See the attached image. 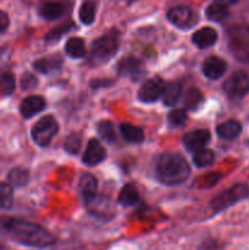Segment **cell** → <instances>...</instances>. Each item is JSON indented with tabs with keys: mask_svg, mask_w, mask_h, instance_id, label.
<instances>
[{
	"mask_svg": "<svg viewBox=\"0 0 249 250\" xmlns=\"http://www.w3.org/2000/svg\"><path fill=\"white\" fill-rule=\"evenodd\" d=\"M216 132L220 138L229 141V139H234L239 136V133L242 132V125L237 120H228V121L220 124L216 127Z\"/></svg>",
	"mask_w": 249,
	"mask_h": 250,
	"instance_id": "obj_17",
	"label": "cell"
},
{
	"mask_svg": "<svg viewBox=\"0 0 249 250\" xmlns=\"http://www.w3.org/2000/svg\"><path fill=\"white\" fill-rule=\"evenodd\" d=\"M88 212L92 216L103 221H109L115 216V205L112 200L106 195L97 194L92 199L84 203Z\"/></svg>",
	"mask_w": 249,
	"mask_h": 250,
	"instance_id": "obj_6",
	"label": "cell"
},
{
	"mask_svg": "<svg viewBox=\"0 0 249 250\" xmlns=\"http://www.w3.org/2000/svg\"><path fill=\"white\" fill-rule=\"evenodd\" d=\"M120 33L116 29H111L104 36L95 39L92 44L89 56V63L93 66H99L107 62L119 50Z\"/></svg>",
	"mask_w": 249,
	"mask_h": 250,
	"instance_id": "obj_3",
	"label": "cell"
},
{
	"mask_svg": "<svg viewBox=\"0 0 249 250\" xmlns=\"http://www.w3.org/2000/svg\"><path fill=\"white\" fill-rule=\"evenodd\" d=\"M1 226L12 238L32 248H48L55 243V237L41 225L20 219L2 220Z\"/></svg>",
	"mask_w": 249,
	"mask_h": 250,
	"instance_id": "obj_1",
	"label": "cell"
},
{
	"mask_svg": "<svg viewBox=\"0 0 249 250\" xmlns=\"http://www.w3.org/2000/svg\"><path fill=\"white\" fill-rule=\"evenodd\" d=\"M215 1L220 2V4L225 5V6H229V5L236 4V2L238 1V0H215Z\"/></svg>",
	"mask_w": 249,
	"mask_h": 250,
	"instance_id": "obj_37",
	"label": "cell"
},
{
	"mask_svg": "<svg viewBox=\"0 0 249 250\" xmlns=\"http://www.w3.org/2000/svg\"><path fill=\"white\" fill-rule=\"evenodd\" d=\"M37 83H38V80H37L33 75H31V73H26V75L22 77L21 81V84L23 89H32V88L36 87Z\"/></svg>",
	"mask_w": 249,
	"mask_h": 250,
	"instance_id": "obj_35",
	"label": "cell"
},
{
	"mask_svg": "<svg viewBox=\"0 0 249 250\" xmlns=\"http://www.w3.org/2000/svg\"><path fill=\"white\" fill-rule=\"evenodd\" d=\"M139 193L133 185L128 183L121 189L119 194V203L124 207H133L138 203Z\"/></svg>",
	"mask_w": 249,
	"mask_h": 250,
	"instance_id": "obj_22",
	"label": "cell"
},
{
	"mask_svg": "<svg viewBox=\"0 0 249 250\" xmlns=\"http://www.w3.org/2000/svg\"><path fill=\"white\" fill-rule=\"evenodd\" d=\"M62 14L63 5L60 4V2L48 1L44 2V4L39 7V15H41L44 20H48V21H53V20L59 19Z\"/></svg>",
	"mask_w": 249,
	"mask_h": 250,
	"instance_id": "obj_20",
	"label": "cell"
},
{
	"mask_svg": "<svg viewBox=\"0 0 249 250\" xmlns=\"http://www.w3.org/2000/svg\"><path fill=\"white\" fill-rule=\"evenodd\" d=\"M120 131H121L122 137L126 139L129 143H142L144 141V132L143 129L139 127L133 126L129 124H122L120 126Z\"/></svg>",
	"mask_w": 249,
	"mask_h": 250,
	"instance_id": "obj_21",
	"label": "cell"
},
{
	"mask_svg": "<svg viewBox=\"0 0 249 250\" xmlns=\"http://www.w3.org/2000/svg\"><path fill=\"white\" fill-rule=\"evenodd\" d=\"M71 26H72L71 23L70 24H62V26H59V27H56V28L51 29V31L46 34L45 39L48 42H54V41H56V39H60L61 36H62L63 33H66V32L71 28Z\"/></svg>",
	"mask_w": 249,
	"mask_h": 250,
	"instance_id": "obj_34",
	"label": "cell"
},
{
	"mask_svg": "<svg viewBox=\"0 0 249 250\" xmlns=\"http://www.w3.org/2000/svg\"><path fill=\"white\" fill-rule=\"evenodd\" d=\"M227 63L219 56H210L203 63V73L209 80H219L226 72Z\"/></svg>",
	"mask_w": 249,
	"mask_h": 250,
	"instance_id": "obj_13",
	"label": "cell"
},
{
	"mask_svg": "<svg viewBox=\"0 0 249 250\" xmlns=\"http://www.w3.org/2000/svg\"><path fill=\"white\" fill-rule=\"evenodd\" d=\"M95 2L93 0H85L80 7V20L84 24H92L95 19Z\"/></svg>",
	"mask_w": 249,
	"mask_h": 250,
	"instance_id": "obj_25",
	"label": "cell"
},
{
	"mask_svg": "<svg viewBox=\"0 0 249 250\" xmlns=\"http://www.w3.org/2000/svg\"><path fill=\"white\" fill-rule=\"evenodd\" d=\"M97 131L99 136L107 143H112L116 141V131L111 121H100L97 126Z\"/></svg>",
	"mask_w": 249,
	"mask_h": 250,
	"instance_id": "obj_26",
	"label": "cell"
},
{
	"mask_svg": "<svg viewBox=\"0 0 249 250\" xmlns=\"http://www.w3.org/2000/svg\"><path fill=\"white\" fill-rule=\"evenodd\" d=\"M214 159V151L210 150V149L203 148L200 149V150L195 151L194 155H193V163H194L195 166H198V167H204V166L212 164Z\"/></svg>",
	"mask_w": 249,
	"mask_h": 250,
	"instance_id": "obj_27",
	"label": "cell"
},
{
	"mask_svg": "<svg viewBox=\"0 0 249 250\" xmlns=\"http://www.w3.org/2000/svg\"><path fill=\"white\" fill-rule=\"evenodd\" d=\"M117 72L120 75L131 77L132 80H138L144 73V65L142 60L134 56H127L124 58L117 65Z\"/></svg>",
	"mask_w": 249,
	"mask_h": 250,
	"instance_id": "obj_10",
	"label": "cell"
},
{
	"mask_svg": "<svg viewBox=\"0 0 249 250\" xmlns=\"http://www.w3.org/2000/svg\"><path fill=\"white\" fill-rule=\"evenodd\" d=\"M217 41V33L211 27H204L195 32L192 37V42L200 49L209 48L214 45Z\"/></svg>",
	"mask_w": 249,
	"mask_h": 250,
	"instance_id": "obj_15",
	"label": "cell"
},
{
	"mask_svg": "<svg viewBox=\"0 0 249 250\" xmlns=\"http://www.w3.org/2000/svg\"><path fill=\"white\" fill-rule=\"evenodd\" d=\"M14 203V190L9 183H0V209H10Z\"/></svg>",
	"mask_w": 249,
	"mask_h": 250,
	"instance_id": "obj_28",
	"label": "cell"
},
{
	"mask_svg": "<svg viewBox=\"0 0 249 250\" xmlns=\"http://www.w3.org/2000/svg\"><path fill=\"white\" fill-rule=\"evenodd\" d=\"M45 100L39 95H31L23 99L20 105V112L24 119H31L45 109Z\"/></svg>",
	"mask_w": 249,
	"mask_h": 250,
	"instance_id": "obj_14",
	"label": "cell"
},
{
	"mask_svg": "<svg viewBox=\"0 0 249 250\" xmlns=\"http://www.w3.org/2000/svg\"><path fill=\"white\" fill-rule=\"evenodd\" d=\"M0 250H6V249H5V247H4V246H2V244H1V243H0Z\"/></svg>",
	"mask_w": 249,
	"mask_h": 250,
	"instance_id": "obj_38",
	"label": "cell"
},
{
	"mask_svg": "<svg viewBox=\"0 0 249 250\" xmlns=\"http://www.w3.org/2000/svg\"><path fill=\"white\" fill-rule=\"evenodd\" d=\"M165 83L160 77H154L145 81L138 92V98L143 103H154L163 95Z\"/></svg>",
	"mask_w": 249,
	"mask_h": 250,
	"instance_id": "obj_8",
	"label": "cell"
},
{
	"mask_svg": "<svg viewBox=\"0 0 249 250\" xmlns=\"http://www.w3.org/2000/svg\"><path fill=\"white\" fill-rule=\"evenodd\" d=\"M62 63V59L60 58V55H51L48 58H43L37 60L33 63L34 70L38 71L41 73H51L54 71L59 70Z\"/></svg>",
	"mask_w": 249,
	"mask_h": 250,
	"instance_id": "obj_19",
	"label": "cell"
},
{
	"mask_svg": "<svg viewBox=\"0 0 249 250\" xmlns=\"http://www.w3.org/2000/svg\"><path fill=\"white\" fill-rule=\"evenodd\" d=\"M181 92H182V85L178 81H172L165 84L163 92V102L166 106H173L176 103L178 102L181 97Z\"/></svg>",
	"mask_w": 249,
	"mask_h": 250,
	"instance_id": "obj_18",
	"label": "cell"
},
{
	"mask_svg": "<svg viewBox=\"0 0 249 250\" xmlns=\"http://www.w3.org/2000/svg\"><path fill=\"white\" fill-rule=\"evenodd\" d=\"M224 90L232 99H242L249 92V76L244 71L232 73L224 83Z\"/></svg>",
	"mask_w": 249,
	"mask_h": 250,
	"instance_id": "obj_7",
	"label": "cell"
},
{
	"mask_svg": "<svg viewBox=\"0 0 249 250\" xmlns=\"http://www.w3.org/2000/svg\"><path fill=\"white\" fill-rule=\"evenodd\" d=\"M105 158H106V150L104 146L97 139H90L83 154V163L88 166H95L104 161Z\"/></svg>",
	"mask_w": 249,
	"mask_h": 250,
	"instance_id": "obj_12",
	"label": "cell"
},
{
	"mask_svg": "<svg viewBox=\"0 0 249 250\" xmlns=\"http://www.w3.org/2000/svg\"><path fill=\"white\" fill-rule=\"evenodd\" d=\"M168 21L181 29H187L195 23V15L189 7L175 6L168 10Z\"/></svg>",
	"mask_w": 249,
	"mask_h": 250,
	"instance_id": "obj_9",
	"label": "cell"
},
{
	"mask_svg": "<svg viewBox=\"0 0 249 250\" xmlns=\"http://www.w3.org/2000/svg\"><path fill=\"white\" fill-rule=\"evenodd\" d=\"M207 16L215 22H221L228 16V6L215 1L207 7Z\"/></svg>",
	"mask_w": 249,
	"mask_h": 250,
	"instance_id": "obj_24",
	"label": "cell"
},
{
	"mask_svg": "<svg viewBox=\"0 0 249 250\" xmlns=\"http://www.w3.org/2000/svg\"><path fill=\"white\" fill-rule=\"evenodd\" d=\"M59 131V125L53 116H44L32 128V138L39 146H46L50 144Z\"/></svg>",
	"mask_w": 249,
	"mask_h": 250,
	"instance_id": "obj_5",
	"label": "cell"
},
{
	"mask_svg": "<svg viewBox=\"0 0 249 250\" xmlns=\"http://www.w3.org/2000/svg\"><path fill=\"white\" fill-rule=\"evenodd\" d=\"M65 51L67 53L68 56L75 59L83 58L85 55V44L83 42V39L77 38V37H73L70 38L66 42L65 45Z\"/></svg>",
	"mask_w": 249,
	"mask_h": 250,
	"instance_id": "obj_23",
	"label": "cell"
},
{
	"mask_svg": "<svg viewBox=\"0 0 249 250\" xmlns=\"http://www.w3.org/2000/svg\"><path fill=\"white\" fill-rule=\"evenodd\" d=\"M168 124L172 127H180L182 125H185V122L187 121V114L183 109H176L168 114L167 116Z\"/></svg>",
	"mask_w": 249,
	"mask_h": 250,
	"instance_id": "obj_33",
	"label": "cell"
},
{
	"mask_svg": "<svg viewBox=\"0 0 249 250\" xmlns=\"http://www.w3.org/2000/svg\"><path fill=\"white\" fill-rule=\"evenodd\" d=\"M247 197H249V186L244 185V183H238L215 197L210 203V207L215 212H219L236 204L239 200L246 199Z\"/></svg>",
	"mask_w": 249,
	"mask_h": 250,
	"instance_id": "obj_4",
	"label": "cell"
},
{
	"mask_svg": "<svg viewBox=\"0 0 249 250\" xmlns=\"http://www.w3.org/2000/svg\"><path fill=\"white\" fill-rule=\"evenodd\" d=\"M10 24L9 16L4 11H0V33H4Z\"/></svg>",
	"mask_w": 249,
	"mask_h": 250,
	"instance_id": "obj_36",
	"label": "cell"
},
{
	"mask_svg": "<svg viewBox=\"0 0 249 250\" xmlns=\"http://www.w3.org/2000/svg\"><path fill=\"white\" fill-rule=\"evenodd\" d=\"M97 178L94 177L90 173H84V175L81 177L80 180V192L81 195H82L83 200L88 202V200L92 199L93 197L98 194L97 193Z\"/></svg>",
	"mask_w": 249,
	"mask_h": 250,
	"instance_id": "obj_16",
	"label": "cell"
},
{
	"mask_svg": "<svg viewBox=\"0 0 249 250\" xmlns=\"http://www.w3.org/2000/svg\"><path fill=\"white\" fill-rule=\"evenodd\" d=\"M28 171L24 170V168H12L9 173V181L12 186H16V187H23L28 182Z\"/></svg>",
	"mask_w": 249,
	"mask_h": 250,
	"instance_id": "obj_29",
	"label": "cell"
},
{
	"mask_svg": "<svg viewBox=\"0 0 249 250\" xmlns=\"http://www.w3.org/2000/svg\"><path fill=\"white\" fill-rule=\"evenodd\" d=\"M16 88L15 76L10 72H5L0 76V92L4 95H10L14 93Z\"/></svg>",
	"mask_w": 249,
	"mask_h": 250,
	"instance_id": "obj_31",
	"label": "cell"
},
{
	"mask_svg": "<svg viewBox=\"0 0 249 250\" xmlns=\"http://www.w3.org/2000/svg\"><path fill=\"white\" fill-rule=\"evenodd\" d=\"M210 141V132L207 129H195V131L188 132L183 137V144L189 151H198L204 148Z\"/></svg>",
	"mask_w": 249,
	"mask_h": 250,
	"instance_id": "obj_11",
	"label": "cell"
},
{
	"mask_svg": "<svg viewBox=\"0 0 249 250\" xmlns=\"http://www.w3.org/2000/svg\"><path fill=\"white\" fill-rule=\"evenodd\" d=\"M189 175V165L180 154H164L156 161L155 176L163 185L178 186L186 182Z\"/></svg>",
	"mask_w": 249,
	"mask_h": 250,
	"instance_id": "obj_2",
	"label": "cell"
},
{
	"mask_svg": "<svg viewBox=\"0 0 249 250\" xmlns=\"http://www.w3.org/2000/svg\"><path fill=\"white\" fill-rule=\"evenodd\" d=\"M82 144V137L80 133H71L65 141V150L70 154H77Z\"/></svg>",
	"mask_w": 249,
	"mask_h": 250,
	"instance_id": "obj_32",
	"label": "cell"
},
{
	"mask_svg": "<svg viewBox=\"0 0 249 250\" xmlns=\"http://www.w3.org/2000/svg\"><path fill=\"white\" fill-rule=\"evenodd\" d=\"M203 94L200 93L199 89L197 88H190L187 93H186L185 97V105L187 109L195 110L197 107H199V105L203 102Z\"/></svg>",
	"mask_w": 249,
	"mask_h": 250,
	"instance_id": "obj_30",
	"label": "cell"
}]
</instances>
